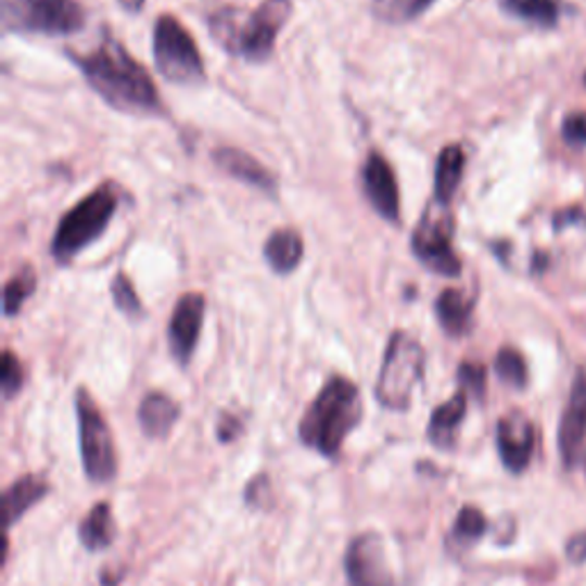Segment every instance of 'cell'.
<instances>
[{
	"instance_id": "obj_11",
	"label": "cell",
	"mask_w": 586,
	"mask_h": 586,
	"mask_svg": "<svg viewBox=\"0 0 586 586\" xmlns=\"http://www.w3.org/2000/svg\"><path fill=\"white\" fill-rule=\"evenodd\" d=\"M360 181L365 198L369 200L371 208L383 220L399 225L402 220V195H399V181H396L394 167L381 152H369L362 163Z\"/></svg>"
},
{
	"instance_id": "obj_8",
	"label": "cell",
	"mask_w": 586,
	"mask_h": 586,
	"mask_svg": "<svg viewBox=\"0 0 586 586\" xmlns=\"http://www.w3.org/2000/svg\"><path fill=\"white\" fill-rule=\"evenodd\" d=\"M88 14L78 0H3V26L16 33L67 37L80 33Z\"/></svg>"
},
{
	"instance_id": "obj_10",
	"label": "cell",
	"mask_w": 586,
	"mask_h": 586,
	"mask_svg": "<svg viewBox=\"0 0 586 586\" xmlns=\"http://www.w3.org/2000/svg\"><path fill=\"white\" fill-rule=\"evenodd\" d=\"M344 573L348 586H402L390 566L385 540L373 532L355 536L348 543Z\"/></svg>"
},
{
	"instance_id": "obj_35",
	"label": "cell",
	"mask_w": 586,
	"mask_h": 586,
	"mask_svg": "<svg viewBox=\"0 0 586 586\" xmlns=\"http://www.w3.org/2000/svg\"><path fill=\"white\" fill-rule=\"evenodd\" d=\"M117 3H119V8H122L124 12H129V14H138V12L144 8L146 0H117Z\"/></svg>"
},
{
	"instance_id": "obj_31",
	"label": "cell",
	"mask_w": 586,
	"mask_h": 586,
	"mask_svg": "<svg viewBox=\"0 0 586 586\" xmlns=\"http://www.w3.org/2000/svg\"><path fill=\"white\" fill-rule=\"evenodd\" d=\"M270 495H273V488H270V479L266 474H259L250 481L247 488H245V505L253 507V509H262L270 499Z\"/></svg>"
},
{
	"instance_id": "obj_16",
	"label": "cell",
	"mask_w": 586,
	"mask_h": 586,
	"mask_svg": "<svg viewBox=\"0 0 586 586\" xmlns=\"http://www.w3.org/2000/svg\"><path fill=\"white\" fill-rule=\"evenodd\" d=\"M468 415V394L460 390L456 392L451 399H447L445 404H440L433 412H431V420H429V426H426V437L429 443L435 447V449H454L456 445V433L460 429V424H463Z\"/></svg>"
},
{
	"instance_id": "obj_9",
	"label": "cell",
	"mask_w": 586,
	"mask_h": 586,
	"mask_svg": "<svg viewBox=\"0 0 586 586\" xmlns=\"http://www.w3.org/2000/svg\"><path fill=\"white\" fill-rule=\"evenodd\" d=\"M412 255L426 270L443 278L460 276V259L454 250V216L449 204L429 200L410 237Z\"/></svg>"
},
{
	"instance_id": "obj_17",
	"label": "cell",
	"mask_w": 586,
	"mask_h": 586,
	"mask_svg": "<svg viewBox=\"0 0 586 586\" xmlns=\"http://www.w3.org/2000/svg\"><path fill=\"white\" fill-rule=\"evenodd\" d=\"M181 408L179 404L163 392H150L144 394V399L140 402L138 408V422L140 429L146 437L152 440H163L173 433L175 424L179 422Z\"/></svg>"
},
{
	"instance_id": "obj_14",
	"label": "cell",
	"mask_w": 586,
	"mask_h": 586,
	"mask_svg": "<svg viewBox=\"0 0 586 586\" xmlns=\"http://www.w3.org/2000/svg\"><path fill=\"white\" fill-rule=\"evenodd\" d=\"M586 443V365L579 367L573 381V390L569 396L566 410L561 415L559 426V451L563 466L573 468Z\"/></svg>"
},
{
	"instance_id": "obj_22",
	"label": "cell",
	"mask_w": 586,
	"mask_h": 586,
	"mask_svg": "<svg viewBox=\"0 0 586 586\" xmlns=\"http://www.w3.org/2000/svg\"><path fill=\"white\" fill-rule=\"evenodd\" d=\"M78 540L88 552H101L113 546L115 540V522L113 509L109 501H99L78 525Z\"/></svg>"
},
{
	"instance_id": "obj_15",
	"label": "cell",
	"mask_w": 586,
	"mask_h": 586,
	"mask_svg": "<svg viewBox=\"0 0 586 586\" xmlns=\"http://www.w3.org/2000/svg\"><path fill=\"white\" fill-rule=\"evenodd\" d=\"M212 161L232 179H239L268 195L278 193L276 175L270 173L268 167H264L257 158L250 156L247 152L237 150V146H220V150H214Z\"/></svg>"
},
{
	"instance_id": "obj_19",
	"label": "cell",
	"mask_w": 586,
	"mask_h": 586,
	"mask_svg": "<svg viewBox=\"0 0 586 586\" xmlns=\"http://www.w3.org/2000/svg\"><path fill=\"white\" fill-rule=\"evenodd\" d=\"M305 257L303 237L291 227L276 229L264 243V259L278 276H289L301 266Z\"/></svg>"
},
{
	"instance_id": "obj_13",
	"label": "cell",
	"mask_w": 586,
	"mask_h": 586,
	"mask_svg": "<svg viewBox=\"0 0 586 586\" xmlns=\"http://www.w3.org/2000/svg\"><path fill=\"white\" fill-rule=\"evenodd\" d=\"M536 445V429L527 415L509 412L497 422V451L501 463L513 474L525 472Z\"/></svg>"
},
{
	"instance_id": "obj_2",
	"label": "cell",
	"mask_w": 586,
	"mask_h": 586,
	"mask_svg": "<svg viewBox=\"0 0 586 586\" xmlns=\"http://www.w3.org/2000/svg\"><path fill=\"white\" fill-rule=\"evenodd\" d=\"M362 394L344 375H330L298 424L301 443L323 458H337L344 440L362 422Z\"/></svg>"
},
{
	"instance_id": "obj_26",
	"label": "cell",
	"mask_w": 586,
	"mask_h": 586,
	"mask_svg": "<svg viewBox=\"0 0 586 586\" xmlns=\"http://www.w3.org/2000/svg\"><path fill=\"white\" fill-rule=\"evenodd\" d=\"M37 289V278L33 273V268H21L14 278L8 280L5 291H3V314L8 319L16 317V314L24 309L26 301L33 296Z\"/></svg>"
},
{
	"instance_id": "obj_25",
	"label": "cell",
	"mask_w": 586,
	"mask_h": 586,
	"mask_svg": "<svg viewBox=\"0 0 586 586\" xmlns=\"http://www.w3.org/2000/svg\"><path fill=\"white\" fill-rule=\"evenodd\" d=\"M486 530H488L486 515L481 513V509L468 505L458 511V515L454 520L451 532H449V543L454 548L466 550V548L474 546V543L486 534Z\"/></svg>"
},
{
	"instance_id": "obj_29",
	"label": "cell",
	"mask_w": 586,
	"mask_h": 586,
	"mask_svg": "<svg viewBox=\"0 0 586 586\" xmlns=\"http://www.w3.org/2000/svg\"><path fill=\"white\" fill-rule=\"evenodd\" d=\"M26 383V369L21 365V360L16 355L5 348L3 351V362H0V387H3V396L5 402L14 399V396L24 390Z\"/></svg>"
},
{
	"instance_id": "obj_1",
	"label": "cell",
	"mask_w": 586,
	"mask_h": 586,
	"mask_svg": "<svg viewBox=\"0 0 586 586\" xmlns=\"http://www.w3.org/2000/svg\"><path fill=\"white\" fill-rule=\"evenodd\" d=\"M67 55L80 69V74L86 76L88 86L111 109L136 117H152L163 113L161 94L152 76L122 47L117 37L106 33L94 49L86 53L74 51Z\"/></svg>"
},
{
	"instance_id": "obj_24",
	"label": "cell",
	"mask_w": 586,
	"mask_h": 586,
	"mask_svg": "<svg viewBox=\"0 0 586 586\" xmlns=\"http://www.w3.org/2000/svg\"><path fill=\"white\" fill-rule=\"evenodd\" d=\"M499 5L507 14L540 28H552L559 21L557 0H499Z\"/></svg>"
},
{
	"instance_id": "obj_36",
	"label": "cell",
	"mask_w": 586,
	"mask_h": 586,
	"mask_svg": "<svg viewBox=\"0 0 586 586\" xmlns=\"http://www.w3.org/2000/svg\"><path fill=\"white\" fill-rule=\"evenodd\" d=\"M584 82H586V74H584Z\"/></svg>"
},
{
	"instance_id": "obj_6",
	"label": "cell",
	"mask_w": 586,
	"mask_h": 586,
	"mask_svg": "<svg viewBox=\"0 0 586 586\" xmlns=\"http://www.w3.org/2000/svg\"><path fill=\"white\" fill-rule=\"evenodd\" d=\"M74 408L78 420L82 472L92 484H111L117 476V451L106 417H103L94 396L86 387L76 390Z\"/></svg>"
},
{
	"instance_id": "obj_4",
	"label": "cell",
	"mask_w": 586,
	"mask_h": 586,
	"mask_svg": "<svg viewBox=\"0 0 586 586\" xmlns=\"http://www.w3.org/2000/svg\"><path fill=\"white\" fill-rule=\"evenodd\" d=\"M119 206V188L111 181L101 183L86 198L78 200L69 212L60 218L51 239V255L60 264L74 262L82 250L90 247L106 232Z\"/></svg>"
},
{
	"instance_id": "obj_33",
	"label": "cell",
	"mask_w": 586,
	"mask_h": 586,
	"mask_svg": "<svg viewBox=\"0 0 586 586\" xmlns=\"http://www.w3.org/2000/svg\"><path fill=\"white\" fill-rule=\"evenodd\" d=\"M243 431V424L239 417L229 415V412H222L218 417V426H216V435H218V443H234V440L241 435Z\"/></svg>"
},
{
	"instance_id": "obj_20",
	"label": "cell",
	"mask_w": 586,
	"mask_h": 586,
	"mask_svg": "<svg viewBox=\"0 0 586 586\" xmlns=\"http://www.w3.org/2000/svg\"><path fill=\"white\" fill-rule=\"evenodd\" d=\"M435 317L449 337H463L472 328L474 298L458 289H445L435 298Z\"/></svg>"
},
{
	"instance_id": "obj_3",
	"label": "cell",
	"mask_w": 586,
	"mask_h": 586,
	"mask_svg": "<svg viewBox=\"0 0 586 586\" xmlns=\"http://www.w3.org/2000/svg\"><path fill=\"white\" fill-rule=\"evenodd\" d=\"M293 12V0H262L253 12L222 8L208 16V33L234 58L264 62L276 51V41Z\"/></svg>"
},
{
	"instance_id": "obj_27",
	"label": "cell",
	"mask_w": 586,
	"mask_h": 586,
	"mask_svg": "<svg viewBox=\"0 0 586 586\" xmlns=\"http://www.w3.org/2000/svg\"><path fill=\"white\" fill-rule=\"evenodd\" d=\"M495 373H497V379L501 383H507V385H511L515 390H522L530 381V371H527L525 358H522V355L511 346H505L497 353Z\"/></svg>"
},
{
	"instance_id": "obj_34",
	"label": "cell",
	"mask_w": 586,
	"mask_h": 586,
	"mask_svg": "<svg viewBox=\"0 0 586 586\" xmlns=\"http://www.w3.org/2000/svg\"><path fill=\"white\" fill-rule=\"evenodd\" d=\"M566 557L573 561V563H582L586 561V532L573 536L569 540V546H566Z\"/></svg>"
},
{
	"instance_id": "obj_28",
	"label": "cell",
	"mask_w": 586,
	"mask_h": 586,
	"mask_svg": "<svg viewBox=\"0 0 586 586\" xmlns=\"http://www.w3.org/2000/svg\"><path fill=\"white\" fill-rule=\"evenodd\" d=\"M111 293H113L115 307L124 314V317H127V319H142L144 317L140 296H138V291H136V286H133V282H131V278L127 273H117L113 278Z\"/></svg>"
},
{
	"instance_id": "obj_12",
	"label": "cell",
	"mask_w": 586,
	"mask_h": 586,
	"mask_svg": "<svg viewBox=\"0 0 586 586\" xmlns=\"http://www.w3.org/2000/svg\"><path fill=\"white\" fill-rule=\"evenodd\" d=\"M204 311H206V301L198 291L183 293L175 305L170 326H167V346H170L173 358L181 367L191 362L193 353L198 348L200 332L204 326Z\"/></svg>"
},
{
	"instance_id": "obj_7",
	"label": "cell",
	"mask_w": 586,
	"mask_h": 586,
	"mask_svg": "<svg viewBox=\"0 0 586 586\" xmlns=\"http://www.w3.org/2000/svg\"><path fill=\"white\" fill-rule=\"evenodd\" d=\"M154 62L158 74L175 86H200L206 80L193 35L173 14H161L154 24Z\"/></svg>"
},
{
	"instance_id": "obj_30",
	"label": "cell",
	"mask_w": 586,
	"mask_h": 586,
	"mask_svg": "<svg viewBox=\"0 0 586 586\" xmlns=\"http://www.w3.org/2000/svg\"><path fill=\"white\" fill-rule=\"evenodd\" d=\"M458 383L463 385V392L474 394L476 399H484L486 394V367L479 362H463L456 371Z\"/></svg>"
},
{
	"instance_id": "obj_18",
	"label": "cell",
	"mask_w": 586,
	"mask_h": 586,
	"mask_svg": "<svg viewBox=\"0 0 586 586\" xmlns=\"http://www.w3.org/2000/svg\"><path fill=\"white\" fill-rule=\"evenodd\" d=\"M51 493V484L47 479L37 474H26L16 479L14 484L3 495V513H5V530H12L16 522L24 518L37 501L44 499Z\"/></svg>"
},
{
	"instance_id": "obj_5",
	"label": "cell",
	"mask_w": 586,
	"mask_h": 586,
	"mask_svg": "<svg viewBox=\"0 0 586 586\" xmlns=\"http://www.w3.org/2000/svg\"><path fill=\"white\" fill-rule=\"evenodd\" d=\"M424 346L406 330L392 332L373 390L375 402L394 412L408 410L415 387L424 379Z\"/></svg>"
},
{
	"instance_id": "obj_21",
	"label": "cell",
	"mask_w": 586,
	"mask_h": 586,
	"mask_svg": "<svg viewBox=\"0 0 586 586\" xmlns=\"http://www.w3.org/2000/svg\"><path fill=\"white\" fill-rule=\"evenodd\" d=\"M466 152L460 144H447L435 161L433 175V198L443 204H451L456 188L463 181Z\"/></svg>"
},
{
	"instance_id": "obj_32",
	"label": "cell",
	"mask_w": 586,
	"mask_h": 586,
	"mask_svg": "<svg viewBox=\"0 0 586 586\" xmlns=\"http://www.w3.org/2000/svg\"><path fill=\"white\" fill-rule=\"evenodd\" d=\"M561 136L569 144L584 146L586 144V113H571L563 119Z\"/></svg>"
},
{
	"instance_id": "obj_23",
	"label": "cell",
	"mask_w": 586,
	"mask_h": 586,
	"mask_svg": "<svg viewBox=\"0 0 586 586\" xmlns=\"http://www.w3.org/2000/svg\"><path fill=\"white\" fill-rule=\"evenodd\" d=\"M435 0H371V14L387 26H406L420 18Z\"/></svg>"
}]
</instances>
